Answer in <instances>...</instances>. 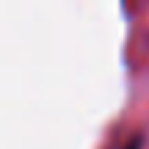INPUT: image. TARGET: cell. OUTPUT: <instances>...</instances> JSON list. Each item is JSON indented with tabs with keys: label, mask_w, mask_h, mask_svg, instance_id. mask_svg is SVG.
Returning a JSON list of instances; mask_svg holds the SVG:
<instances>
[{
	"label": "cell",
	"mask_w": 149,
	"mask_h": 149,
	"mask_svg": "<svg viewBox=\"0 0 149 149\" xmlns=\"http://www.w3.org/2000/svg\"><path fill=\"white\" fill-rule=\"evenodd\" d=\"M122 149H144V135H135V138H130Z\"/></svg>",
	"instance_id": "6da1fadb"
}]
</instances>
